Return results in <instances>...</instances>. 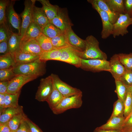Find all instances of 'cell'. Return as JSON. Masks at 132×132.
Instances as JSON below:
<instances>
[{
  "label": "cell",
  "mask_w": 132,
  "mask_h": 132,
  "mask_svg": "<svg viewBox=\"0 0 132 132\" xmlns=\"http://www.w3.org/2000/svg\"><path fill=\"white\" fill-rule=\"evenodd\" d=\"M46 62L39 58L30 62L16 65L13 68L16 75L43 76L46 72Z\"/></svg>",
  "instance_id": "cell-1"
},
{
  "label": "cell",
  "mask_w": 132,
  "mask_h": 132,
  "mask_svg": "<svg viewBox=\"0 0 132 132\" xmlns=\"http://www.w3.org/2000/svg\"><path fill=\"white\" fill-rule=\"evenodd\" d=\"M85 40V49L83 51L79 53V55L82 59L107 60V55L100 49L99 43L95 37L92 35H89Z\"/></svg>",
  "instance_id": "cell-2"
},
{
  "label": "cell",
  "mask_w": 132,
  "mask_h": 132,
  "mask_svg": "<svg viewBox=\"0 0 132 132\" xmlns=\"http://www.w3.org/2000/svg\"><path fill=\"white\" fill-rule=\"evenodd\" d=\"M82 93L65 97L60 103L52 110L55 114H59L72 109H77L82 106Z\"/></svg>",
  "instance_id": "cell-3"
},
{
  "label": "cell",
  "mask_w": 132,
  "mask_h": 132,
  "mask_svg": "<svg viewBox=\"0 0 132 132\" xmlns=\"http://www.w3.org/2000/svg\"><path fill=\"white\" fill-rule=\"evenodd\" d=\"M80 68L93 72L106 71L110 72L109 61L100 59H82Z\"/></svg>",
  "instance_id": "cell-4"
},
{
  "label": "cell",
  "mask_w": 132,
  "mask_h": 132,
  "mask_svg": "<svg viewBox=\"0 0 132 132\" xmlns=\"http://www.w3.org/2000/svg\"><path fill=\"white\" fill-rule=\"evenodd\" d=\"M80 52L71 47L64 48L57 61L68 63L77 68H80L82 59L79 55Z\"/></svg>",
  "instance_id": "cell-5"
},
{
  "label": "cell",
  "mask_w": 132,
  "mask_h": 132,
  "mask_svg": "<svg viewBox=\"0 0 132 132\" xmlns=\"http://www.w3.org/2000/svg\"><path fill=\"white\" fill-rule=\"evenodd\" d=\"M132 24V18L127 14H120L116 22L113 24L112 35L113 37L123 36L128 33V27Z\"/></svg>",
  "instance_id": "cell-6"
},
{
  "label": "cell",
  "mask_w": 132,
  "mask_h": 132,
  "mask_svg": "<svg viewBox=\"0 0 132 132\" xmlns=\"http://www.w3.org/2000/svg\"><path fill=\"white\" fill-rule=\"evenodd\" d=\"M52 78L50 75L40 80L39 85L35 95V99L40 102L46 101L53 89Z\"/></svg>",
  "instance_id": "cell-7"
},
{
  "label": "cell",
  "mask_w": 132,
  "mask_h": 132,
  "mask_svg": "<svg viewBox=\"0 0 132 132\" xmlns=\"http://www.w3.org/2000/svg\"><path fill=\"white\" fill-rule=\"evenodd\" d=\"M51 75L54 86L64 97L82 93L80 89L64 82L57 75L52 73Z\"/></svg>",
  "instance_id": "cell-8"
},
{
  "label": "cell",
  "mask_w": 132,
  "mask_h": 132,
  "mask_svg": "<svg viewBox=\"0 0 132 132\" xmlns=\"http://www.w3.org/2000/svg\"><path fill=\"white\" fill-rule=\"evenodd\" d=\"M38 77L35 76L23 75H16L10 80L7 93L16 94L21 91V88L24 85Z\"/></svg>",
  "instance_id": "cell-9"
},
{
  "label": "cell",
  "mask_w": 132,
  "mask_h": 132,
  "mask_svg": "<svg viewBox=\"0 0 132 132\" xmlns=\"http://www.w3.org/2000/svg\"><path fill=\"white\" fill-rule=\"evenodd\" d=\"M36 1L27 0L24 1V9L21 14L22 20L20 35L21 39L25 34L28 27L33 22V8Z\"/></svg>",
  "instance_id": "cell-10"
},
{
  "label": "cell",
  "mask_w": 132,
  "mask_h": 132,
  "mask_svg": "<svg viewBox=\"0 0 132 132\" xmlns=\"http://www.w3.org/2000/svg\"><path fill=\"white\" fill-rule=\"evenodd\" d=\"M50 22L64 32L71 28L73 25L69 17L66 9L59 7L56 15L50 21Z\"/></svg>",
  "instance_id": "cell-11"
},
{
  "label": "cell",
  "mask_w": 132,
  "mask_h": 132,
  "mask_svg": "<svg viewBox=\"0 0 132 132\" xmlns=\"http://www.w3.org/2000/svg\"><path fill=\"white\" fill-rule=\"evenodd\" d=\"M21 52L40 56L42 52L35 39H21L20 45Z\"/></svg>",
  "instance_id": "cell-12"
},
{
  "label": "cell",
  "mask_w": 132,
  "mask_h": 132,
  "mask_svg": "<svg viewBox=\"0 0 132 132\" xmlns=\"http://www.w3.org/2000/svg\"><path fill=\"white\" fill-rule=\"evenodd\" d=\"M93 7L98 13L101 18L102 28L101 32L102 38L106 39L112 35L113 24L110 22L108 14L95 5L92 4Z\"/></svg>",
  "instance_id": "cell-13"
},
{
  "label": "cell",
  "mask_w": 132,
  "mask_h": 132,
  "mask_svg": "<svg viewBox=\"0 0 132 132\" xmlns=\"http://www.w3.org/2000/svg\"><path fill=\"white\" fill-rule=\"evenodd\" d=\"M110 71L115 80H119L127 70L121 62L118 54H115L109 61Z\"/></svg>",
  "instance_id": "cell-14"
},
{
  "label": "cell",
  "mask_w": 132,
  "mask_h": 132,
  "mask_svg": "<svg viewBox=\"0 0 132 132\" xmlns=\"http://www.w3.org/2000/svg\"><path fill=\"white\" fill-rule=\"evenodd\" d=\"M67 41L70 47L82 52L85 50V40L78 36L70 28L65 32Z\"/></svg>",
  "instance_id": "cell-15"
},
{
  "label": "cell",
  "mask_w": 132,
  "mask_h": 132,
  "mask_svg": "<svg viewBox=\"0 0 132 132\" xmlns=\"http://www.w3.org/2000/svg\"><path fill=\"white\" fill-rule=\"evenodd\" d=\"M15 0L10 1L7 6V16L9 22L14 28L18 31L20 34L21 24L19 16L15 11L13 7Z\"/></svg>",
  "instance_id": "cell-16"
},
{
  "label": "cell",
  "mask_w": 132,
  "mask_h": 132,
  "mask_svg": "<svg viewBox=\"0 0 132 132\" xmlns=\"http://www.w3.org/2000/svg\"><path fill=\"white\" fill-rule=\"evenodd\" d=\"M0 124L8 122L15 115L23 112V107H9L0 109Z\"/></svg>",
  "instance_id": "cell-17"
},
{
  "label": "cell",
  "mask_w": 132,
  "mask_h": 132,
  "mask_svg": "<svg viewBox=\"0 0 132 132\" xmlns=\"http://www.w3.org/2000/svg\"><path fill=\"white\" fill-rule=\"evenodd\" d=\"M33 21L42 29L50 22L49 20L42 8L33 5L32 10Z\"/></svg>",
  "instance_id": "cell-18"
},
{
  "label": "cell",
  "mask_w": 132,
  "mask_h": 132,
  "mask_svg": "<svg viewBox=\"0 0 132 132\" xmlns=\"http://www.w3.org/2000/svg\"><path fill=\"white\" fill-rule=\"evenodd\" d=\"M125 118L124 116L110 118L106 123L98 127L102 129L121 131Z\"/></svg>",
  "instance_id": "cell-19"
},
{
  "label": "cell",
  "mask_w": 132,
  "mask_h": 132,
  "mask_svg": "<svg viewBox=\"0 0 132 132\" xmlns=\"http://www.w3.org/2000/svg\"><path fill=\"white\" fill-rule=\"evenodd\" d=\"M87 1L91 5H96L100 9L105 12L108 14L110 21L112 24H113L116 21L120 14L112 12L104 0H88Z\"/></svg>",
  "instance_id": "cell-20"
},
{
  "label": "cell",
  "mask_w": 132,
  "mask_h": 132,
  "mask_svg": "<svg viewBox=\"0 0 132 132\" xmlns=\"http://www.w3.org/2000/svg\"><path fill=\"white\" fill-rule=\"evenodd\" d=\"M42 5V8L50 21L56 15L58 6L51 4L48 0H37Z\"/></svg>",
  "instance_id": "cell-21"
},
{
  "label": "cell",
  "mask_w": 132,
  "mask_h": 132,
  "mask_svg": "<svg viewBox=\"0 0 132 132\" xmlns=\"http://www.w3.org/2000/svg\"><path fill=\"white\" fill-rule=\"evenodd\" d=\"M21 38L20 35L12 32L8 40L9 52L12 56L20 51V45Z\"/></svg>",
  "instance_id": "cell-22"
},
{
  "label": "cell",
  "mask_w": 132,
  "mask_h": 132,
  "mask_svg": "<svg viewBox=\"0 0 132 132\" xmlns=\"http://www.w3.org/2000/svg\"><path fill=\"white\" fill-rule=\"evenodd\" d=\"M13 57L16 65L30 62L39 58V55L23 53L20 51L14 54Z\"/></svg>",
  "instance_id": "cell-23"
},
{
  "label": "cell",
  "mask_w": 132,
  "mask_h": 132,
  "mask_svg": "<svg viewBox=\"0 0 132 132\" xmlns=\"http://www.w3.org/2000/svg\"><path fill=\"white\" fill-rule=\"evenodd\" d=\"M42 33V29L33 22L28 27L25 33L21 39H36Z\"/></svg>",
  "instance_id": "cell-24"
},
{
  "label": "cell",
  "mask_w": 132,
  "mask_h": 132,
  "mask_svg": "<svg viewBox=\"0 0 132 132\" xmlns=\"http://www.w3.org/2000/svg\"><path fill=\"white\" fill-rule=\"evenodd\" d=\"M65 97L53 84L52 91L46 101L52 110L56 107Z\"/></svg>",
  "instance_id": "cell-25"
},
{
  "label": "cell",
  "mask_w": 132,
  "mask_h": 132,
  "mask_svg": "<svg viewBox=\"0 0 132 132\" xmlns=\"http://www.w3.org/2000/svg\"><path fill=\"white\" fill-rule=\"evenodd\" d=\"M111 10L120 14H125L124 0H104Z\"/></svg>",
  "instance_id": "cell-26"
},
{
  "label": "cell",
  "mask_w": 132,
  "mask_h": 132,
  "mask_svg": "<svg viewBox=\"0 0 132 132\" xmlns=\"http://www.w3.org/2000/svg\"><path fill=\"white\" fill-rule=\"evenodd\" d=\"M27 117L23 112L13 116L8 122L11 132H16L22 122Z\"/></svg>",
  "instance_id": "cell-27"
},
{
  "label": "cell",
  "mask_w": 132,
  "mask_h": 132,
  "mask_svg": "<svg viewBox=\"0 0 132 132\" xmlns=\"http://www.w3.org/2000/svg\"><path fill=\"white\" fill-rule=\"evenodd\" d=\"M51 40L53 49H62L70 47L65 33L51 39Z\"/></svg>",
  "instance_id": "cell-28"
},
{
  "label": "cell",
  "mask_w": 132,
  "mask_h": 132,
  "mask_svg": "<svg viewBox=\"0 0 132 132\" xmlns=\"http://www.w3.org/2000/svg\"><path fill=\"white\" fill-rule=\"evenodd\" d=\"M64 33L50 22L42 29V33L51 39L61 34Z\"/></svg>",
  "instance_id": "cell-29"
},
{
  "label": "cell",
  "mask_w": 132,
  "mask_h": 132,
  "mask_svg": "<svg viewBox=\"0 0 132 132\" xmlns=\"http://www.w3.org/2000/svg\"><path fill=\"white\" fill-rule=\"evenodd\" d=\"M16 65L14 58L10 53L0 55V69L13 68Z\"/></svg>",
  "instance_id": "cell-30"
},
{
  "label": "cell",
  "mask_w": 132,
  "mask_h": 132,
  "mask_svg": "<svg viewBox=\"0 0 132 132\" xmlns=\"http://www.w3.org/2000/svg\"><path fill=\"white\" fill-rule=\"evenodd\" d=\"M35 39L39 43L42 52L48 51L53 49L51 39L43 33Z\"/></svg>",
  "instance_id": "cell-31"
},
{
  "label": "cell",
  "mask_w": 132,
  "mask_h": 132,
  "mask_svg": "<svg viewBox=\"0 0 132 132\" xmlns=\"http://www.w3.org/2000/svg\"><path fill=\"white\" fill-rule=\"evenodd\" d=\"M63 49H53L48 51L43 52L40 55L39 58L45 62L49 60L57 61L61 56Z\"/></svg>",
  "instance_id": "cell-32"
},
{
  "label": "cell",
  "mask_w": 132,
  "mask_h": 132,
  "mask_svg": "<svg viewBox=\"0 0 132 132\" xmlns=\"http://www.w3.org/2000/svg\"><path fill=\"white\" fill-rule=\"evenodd\" d=\"M115 82L116 88L115 92L116 93L118 99L124 102L128 91L129 87L119 80H115Z\"/></svg>",
  "instance_id": "cell-33"
},
{
  "label": "cell",
  "mask_w": 132,
  "mask_h": 132,
  "mask_svg": "<svg viewBox=\"0 0 132 132\" xmlns=\"http://www.w3.org/2000/svg\"><path fill=\"white\" fill-rule=\"evenodd\" d=\"M112 113L110 118L115 117L124 116V102L118 99L114 103Z\"/></svg>",
  "instance_id": "cell-34"
},
{
  "label": "cell",
  "mask_w": 132,
  "mask_h": 132,
  "mask_svg": "<svg viewBox=\"0 0 132 132\" xmlns=\"http://www.w3.org/2000/svg\"><path fill=\"white\" fill-rule=\"evenodd\" d=\"M21 91L16 94L5 93V101L4 108L16 107L19 106L18 101Z\"/></svg>",
  "instance_id": "cell-35"
},
{
  "label": "cell",
  "mask_w": 132,
  "mask_h": 132,
  "mask_svg": "<svg viewBox=\"0 0 132 132\" xmlns=\"http://www.w3.org/2000/svg\"><path fill=\"white\" fill-rule=\"evenodd\" d=\"M120 60L127 70H132V53L118 54Z\"/></svg>",
  "instance_id": "cell-36"
},
{
  "label": "cell",
  "mask_w": 132,
  "mask_h": 132,
  "mask_svg": "<svg viewBox=\"0 0 132 132\" xmlns=\"http://www.w3.org/2000/svg\"><path fill=\"white\" fill-rule=\"evenodd\" d=\"M13 68L0 69V81H10L16 75Z\"/></svg>",
  "instance_id": "cell-37"
},
{
  "label": "cell",
  "mask_w": 132,
  "mask_h": 132,
  "mask_svg": "<svg viewBox=\"0 0 132 132\" xmlns=\"http://www.w3.org/2000/svg\"><path fill=\"white\" fill-rule=\"evenodd\" d=\"M124 103V116L126 118L132 111V96L128 91Z\"/></svg>",
  "instance_id": "cell-38"
},
{
  "label": "cell",
  "mask_w": 132,
  "mask_h": 132,
  "mask_svg": "<svg viewBox=\"0 0 132 132\" xmlns=\"http://www.w3.org/2000/svg\"><path fill=\"white\" fill-rule=\"evenodd\" d=\"M10 1L7 0H0V24L6 23V10Z\"/></svg>",
  "instance_id": "cell-39"
},
{
  "label": "cell",
  "mask_w": 132,
  "mask_h": 132,
  "mask_svg": "<svg viewBox=\"0 0 132 132\" xmlns=\"http://www.w3.org/2000/svg\"><path fill=\"white\" fill-rule=\"evenodd\" d=\"M12 31L10 30L6 23L0 25V43L8 40Z\"/></svg>",
  "instance_id": "cell-40"
},
{
  "label": "cell",
  "mask_w": 132,
  "mask_h": 132,
  "mask_svg": "<svg viewBox=\"0 0 132 132\" xmlns=\"http://www.w3.org/2000/svg\"><path fill=\"white\" fill-rule=\"evenodd\" d=\"M119 80L129 87L132 85V70H126Z\"/></svg>",
  "instance_id": "cell-41"
},
{
  "label": "cell",
  "mask_w": 132,
  "mask_h": 132,
  "mask_svg": "<svg viewBox=\"0 0 132 132\" xmlns=\"http://www.w3.org/2000/svg\"><path fill=\"white\" fill-rule=\"evenodd\" d=\"M132 131V112L125 118L121 132Z\"/></svg>",
  "instance_id": "cell-42"
},
{
  "label": "cell",
  "mask_w": 132,
  "mask_h": 132,
  "mask_svg": "<svg viewBox=\"0 0 132 132\" xmlns=\"http://www.w3.org/2000/svg\"><path fill=\"white\" fill-rule=\"evenodd\" d=\"M25 120L29 127L30 132H43L37 125L27 117Z\"/></svg>",
  "instance_id": "cell-43"
},
{
  "label": "cell",
  "mask_w": 132,
  "mask_h": 132,
  "mask_svg": "<svg viewBox=\"0 0 132 132\" xmlns=\"http://www.w3.org/2000/svg\"><path fill=\"white\" fill-rule=\"evenodd\" d=\"M124 5L125 14L132 17V0H124Z\"/></svg>",
  "instance_id": "cell-44"
},
{
  "label": "cell",
  "mask_w": 132,
  "mask_h": 132,
  "mask_svg": "<svg viewBox=\"0 0 132 132\" xmlns=\"http://www.w3.org/2000/svg\"><path fill=\"white\" fill-rule=\"evenodd\" d=\"M0 43V55L9 53L8 40L5 41Z\"/></svg>",
  "instance_id": "cell-45"
},
{
  "label": "cell",
  "mask_w": 132,
  "mask_h": 132,
  "mask_svg": "<svg viewBox=\"0 0 132 132\" xmlns=\"http://www.w3.org/2000/svg\"><path fill=\"white\" fill-rule=\"evenodd\" d=\"M26 119L22 122L16 132H30L29 127L26 121Z\"/></svg>",
  "instance_id": "cell-46"
},
{
  "label": "cell",
  "mask_w": 132,
  "mask_h": 132,
  "mask_svg": "<svg viewBox=\"0 0 132 132\" xmlns=\"http://www.w3.org/2000/svg\"><path fill=\"white\" fill-rule=\"evenodd\" d=\"M10 81L0 82V93H7Z\"/></svg>",
  "instance_id": "cell-47"
},
{
  "label": "cell",
  "mask_w": 132,
  "mask_h": 132,
  "mask_svg": "<svg viewBox=\"0 0 132 132\" xmlns=\"http://www.w3.org/2000/svg\"><path fill=\"white\" fill-rule=\"evenodd\" d=\"M0 132H11L8 122L0 124Z\"/></svg>",
  "instance_id": "cell-48"
},
{
  "label": "cell",
  "mask_w": 132,
  "mask_h": 132,
  "mask_svg": "<svg viewBox=\"0 0 132 132\" xmlns=\"http://www.w3.org/2000/svg\"><path fill=\"white\" fill-rule=\"evenodd\" d=\"M5 101V93H0V109L4 108Z\"/></svg>",
  "instance_id": "cell-49"
},
{
  "label": "cell",
  "mask_w": 132,
  "mask_h": 132,
  "mask_svg": "<svg viewBox=\"0 0 132 132\" xmlns=\"http://www.w3.org/2000/svg\"><path fill=\"white\" fill-rule=\"evenodd\" d=\"M93 132H121V131L102 129L98 127L94 129Z\"/></svg>",
  "instance_id": "cell-50"
},
{
  "label": "cell",
  "mask_w": 132,
  "mask_h": 132,
  "mask_svg": "<svg viewBox=\"0 0 132 132\" xmlns=\"http://www.w3.org/2000/svg\"><path fill=\"white\" fill-rule=\"evenodd\" d=\"M128 91L130 92L132 96V85L129 87Z\"/></svg>",
  "instance_id": "cell-51"
},
{
  "label": "cell",
  "mask_w": 132,
  "mask_h": 132,
  "mask_svg": "<svg viewBox=\"0 0 132 132\" xmlns=\"http://www.w3.org/2000/svg\"><path fill=\"white\" fill-rule=\"evenodd\" d=\"M132 132V131H128V132Z\"/></svg>",
  "instance_id": "cell-52"
},
{
  "label": "cell",
  "mask_w": 132,
  "mask_h": 132,
  "mask_svg": "<svg viewBox=\"0 0 132 132\" xmlns=\"http://www.w3.org/2000/svg\"></svg>",
  "instance_id": "cell-53"
},
{
  "label": "cell",
  "mask_w": 132,
  "mask_h": 132,
  "mask_svg": "<svg viewBox=\"0 0 132 132\" xmlns=\"http://www.w3.org/2000/svg\"></svg>",
  "instance_id": "cell-54"
}]
</instances>
